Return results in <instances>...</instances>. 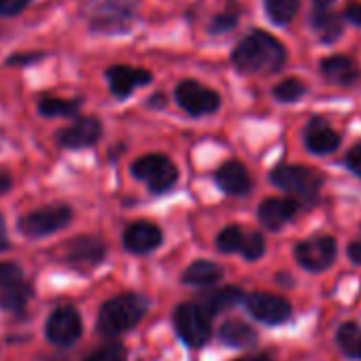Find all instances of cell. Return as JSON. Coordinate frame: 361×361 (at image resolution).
Returning <instances> with one entry per match:
<instances>
[{"label": "cell", "instance_id": "cell-7", "mask_svg": "<svg viewBox=\"0 0 361 361\" xmlns=\"http://www.w3.org/2000/svg\"><path fill=\"white\" fill-rule=\"evenodd\" d=\"M174 96H176V102L190 115H209V113H215L221 104L219 94L200 85L198 81H180Z\"/></svg>", "mask_w": 361, "mask_h": 361}, {"label": "cell", "instance_id": "cell-22", "mask_svg": "<svg viewBox=\"0 0 361 361\" xmlns=\"http://www.w3.org/2000/svg\"><path fill=\"white\" fill-rule=\"evenodd\" d=\"M221 279H224V268L219 264L207 262V259L194 262L183 274V283H188V285H213Z\"/></svg>", "mask_w": 361, "mask_h": 361}, {"label": "cell", "instance_id": "cell-29", "mask_svg": "<svg viewBox=\"0 0 361 361\" xmlns=\"http://www.w3.org/2000/svg\"><path fill=\"white\" fill-rule=\"evenodd\" d=\"M245 234H247V232H243V230L236 228V226L226 228V230L219 234V238H217L219 251H224V253H236V251H240V249H243V243H245Z\"/></svg>", "mask_w": 361, "mask_h": 361}, {"label": "cell", "instance_id": "cell-19", "mask_svg": "<svg viewBox=\"0 0 361 361\" xmlns=\"http://www.w3.org/2000/svg\"><path fill=\"white\" fill-rule=\"evenodd\" d=\"M240 302H245V293L238 287H224V289H215V291L202 295V302L200 304L211 314H217V312H224V310L234 308Z\"/></svg>", "mask_w": 361, "mask_h": 361}, {"label": "cell", "instance_id": "cell-6", "mask_svg": "<svg viewBox=\"0 0 361 361\" xmlns=\"http://www.w3.org/2000/svg\"><path fill=\"white\" fill-rule=\"evenodd\" d=\"M73 213L68 207L64 204H56V207H45L41 211H35L26 217H22L20 221V230L26 236L39 238V236H47L54 234L58 230H62L68 221H71Z\"/></svg>", "mask_w": 361, "mask_h": 361}, {"label": "cell", "instance_id": "cell-40", "mask_svg": "<svg viewBox=\"0 0 361 361\" xmlns=\"http://www.w3.org/2000/svg\"><path fill=\"white\" fill-rule=\"evenodd\" d=\"M238 361H272L268 355H251V357H243Z\"/></svg>", "mask_w": 361, "mask_h": 361}, {"label": "cell", "instance_id": "cell-31", "mask_svg": "<svg viewBox=\"0 0 361 361\" xmlns=\"http://www.w3.org/2000/svg\"><path fill=\"white\" fill-rule=\"evenodd\" d=\"M126 348L121 344H109V346H102L98 348L94 355H90L87 359L83 361H126Z\"/></svg>", "mask_w": 361, "mask_h": 361}, {"label": "cell", "instance_id": "cell-25", "mask_svg": "<svg viewBox=\"0 0 361 361\" xmlns=\"http://www.w3.org/2000/svg\"><path fill=\"white\" fill-rule=\"evenodd\" d=\"M338 344L348 357H361V327L357 323H344L338 329Z\"/></svg>", "mask_w": 361, "mask_h": 361}, {"label": "cell", "instance_id": "cell-32", "mask_svg": "<svg viewBox=\"0 0 361 361\" xmlns=\"http://www.w3.org/2000/svg\"><path fill=\"white\" fill-rule=\"evenodd\" d=\"M18 281H22V268L18 264H9V262L0 264V289Z\"/></svg>", "mask_w": 361, "mask_h": 361}, {"label": "cell", "instance_id": "cell-34", "mask_svg": "<svg viewBox=\"0 0 361 361\" xmlns=\"http://www.w3.org/2000/svg\"><path fill=\"white\" fill-rule=\"evenodd\" d=\"M346 166H348L355 174L361 176V145L353 147V149L346 153Z\"/></svg>", "mask_w": 361, "mask_h": 361}, {"label": "cell", "instance_id": "cell-41", "mask_svg": "<svg viewBox=\"0 0 361 361\" xmlns=\"http://www.w3.org/2000/svg\"><path fill=\"white\" fill-rule=\"evenodd\" d=\"M329 3H334V0H317V5H319V7H327Z\"/></svg>", "mask_w": 361, "mask_h": 361}, {"label": "cell", "instance_id": "cell-23", "mask_svg": "<svg viewBox=\"0 0 361 361\" xmlns=\"http://www.w3.org/2000/svg\"><path fill=\"white\" fill-rule=\"evenodd\" d=\"M221 340L230 346H251L257 342V334L251 325L230 319L221 325Z\"/></svg>", "mask_w": 361, "mask_h": 361}, {"label": "cell", "instance_id": "cell-27", "mask_svg": "<svg viewBox=\"0 0 361 361\" xmlns=\"http://www.w3.org/2000/svg\"><path fill=\"white\" fill-rule=\"evenodd\" d=\"M304 92H306V85L300 79H285L274 87L272 94L279 102H295L304 96Z\"/></svg>", "mask_w": 361, "mask_h": 361}, {"label": "cell", "instance_id": "cell-1", "mask_svg": "<svg viewBox=\"0 0 361 361\" xmlns=\"http://www.w3.org/2000/svg\"><path fill=\"white\" fill-rule=\"evenodd\" d=\"M285 47L268 32H251L234 49V66L240 73H272L285 64Z\"/></svg>", "mask_w": 361, "mask_h": 361}, {"label": "cell", "instance_id": "cell-38", "mask_svg": "<svg viewBox=\"0 0 361 361\" xmlns=\"http://www.w3.org/2000/svg\"><path fill=\"white\" fill-rule=\"evenodd\" d=\"M9 247V240H7V230H5V221L0 217V251H5Z\"/></svg>", "mask_w": 361, "mask_h": 361}, {"label": "cell", "instance_id": "cell-20", "mask_svg": "<svg viewBox=\"0 0 361 361\" xmlns=\"http://www.w3.org/2000/svg\"><path fill=\"white\" fill-rule=\"evenodd\" d=\"M30 298H32V287L24 279L0 289V306L9 312H24Z\"/></svg>", "mask_w": 361, "mask_h": 361}, {"label": "cell", "instance_id": "cell-36", "mask_svg": "<svg viewBox=\"0 0 361 361\" xmlns=\"http://www.w3.org/2000/svg\"><path fill=\"white\" fill-rule=\"evenodd\" d=\"M346 20L357 24V26H361V5H350L346 9Z\"/></svg>", "mask_w": 361, "mask_h": 361}, {"label": "cell", "instance_id": "cell-28", "mask_svg": "<svg viewBox=\"0 0 361 361\" xmlns=\"http://www.w3.org/2000/svg\"><path fill=\"white\" fill-rule=\"evenodd\" d=\"M79 109V100H62V98H45L41 100V113L47 117L73 115Z\"/></svg>", "mask_w": 361, "mask_h": 361}, {"label": "cell", "instance_id": "cell-10", "mask_svg": "<svg viewBox=\"0 0 361 361\" xmlns=\"http://www.w3.org/2000/svg\"><path fill=\"white\" fill-rule=\"evenodd\" d=\"M81 317L73 306H62L58 310H54V314L47 321L45 334L47 338L58 344V346H71L79 340L81 336Z\"/></svg>", "mask_w": 361, "mask_h": 361}, {"label": "cell", "instance_id": "cell-5", "mask_svg": "<svg viewBox=\"0 0 361 361\" xmlns=\"http://www.w3.org/2000/svg\"><path fill=\"white\" fill-rule=\"evenodd\" d=\"M132 172L136 178L145 180L153 194H164L172 190L178 178L174 164L166 155H159V153H151V155L136 159L132 164Z\"/></svg>", "mask_w": 361, "mask_h": 361}, {"label": "cell", "instance_id": "cell-11", "mask_svg": "<svg viewBox=\"0 0 361 361\" xmlns=\"http://www.w3.org/2000/svg\"><path fill=\"white\" fill-rule=\"evenodd\" d=\"M134 0H100L94 11V26L98 30H123L134 16Z\"/></svg>", "mask_w": 361, "mask_h": 361}, {"label": "cell", "instance_id": "cell-24", "mask_svg": "<svg viewBox=\"0 0 361 361\" xmlns=\"http://www.w3.org/2000/svg\"><path fill=\"white\" fill-rule=\"evenodd\" d=\"M323 11H317L312 16V26L321 32V39L327 41V43H334L340 35H342V22L338 16L334 13H327L325 7H321Z\"/></svg>", "mask_w": 361, "mask_h": 361}, {"label": "cell", "instance_id": "cell-35", "mask_svg": "<svg viewBox=\"0 0 361 361\" xmlns=\"http://www.w3.org/2000/svg\"><path fill=\"white\" fill-rule=\"evenodd\" d=\"M236 26V13H224V16H217V20L213 22V30L219 32V30H230Z\"/></svg>", "mask_w": 361, "mask_h": 361}, {"label": "cell", "instance_id": "cell-26", "mask_svg": "<svg viewBox=\"0 0 361 361\" xmlns=\"http://www.w3.org/2000/svg\"><path fill=\"white\" fill-rule=\"evenodd\" d=\"M270 20L279 26L289 24L298 13V0H264Z\"/></svg>", "mask_w": 361, "mask_h": 361}, {"label": "cell", "instance_id": "cell-3", "mask_svg": "<svg viewBox=\"0 0 361 361\" xmlns=\"http://www.w3.org/2000/svg\"><path fill=\"white\" fill-rule=\"evenodd\" d=\"M211 319L213 314L202 304H180L174 310V327L185 344L202 346L211 338Z\"/></svg>", "mask_w": 361, "mask_h": 361}, {"label": "cell", "instance_id": "cell-21", "mask_svg": "<svg viewBox=\"0 0 361 361\" xmlns=\"http://www.w3.org/2000/svg\"><path fill=\"white\" fill-rule=\"evenodd\" d=\"M321 73H323V77H327L329 81L340 83V85H348L357 77V68H355L353 60L344 58V56H334V58L323 60Z\"/></svg>", "mask_w": 361, "mask_h": 361}, {"label": "cell", "instance_id": "cell-33", "mask_svg": "<svg viewBox=\"0 0 361 361\" xmlns=\"http://www.w3.org/2000/svg\"><path fill=\"white\" fill-rule=\"evenodd\" d=\"M30 0H0V16H16L28 7Z\"/></svg>", "mask_w": 361, "mask_h": 361}, {"label": "cell", "instance_id": "cell-4", "mask_svg": "<svg viewBox=\"0 0 361 361\" xmlns=\"http://www.w3.org/2000/svg\"><path fill=\"white\" fill-rule=\"evenodd\" d=\"M270 180L276 188H281L293 196H300L304 200L317 198L319 188L323 183L321 174L306 166H279L272 170Z\"/></svg>", "mask_w": 361, "mask_h": 361}, {"label": "cell", "instance_id": "cell-9", "mask_svg": "<svg viewBox=\"0 0 361 361\" xmlns=\"http://www.w3.org/2000/svg\"><path fill=\"white\" fill-rule=\"evenodd\" d=\"M245 304H247V310H249L255 319H259V321H264V323H268V325L285 323V321H289V317H291V306H289V302L283 300V298H279V295H274V293L255 291V293H251V295L245 298Z\"/></svg>", "mask_w": 361, "mask_h": 361}, {"label": "cell", "instance_id": "cell-37", "mask_svg": "<svg viewBox=\"0 0 361 361\" xmlns=\"http://www.w3.org/2000/svg\"><path fill=\"white\" fill-rule=\"evenodd\" d=\"M348 257H350L355 264H359V266H361V243H353V245H348Z\"/></svg>", "mask_w": 361, "mask_h": 361}, {"label": "cell", "instance_id": "cell-8", "mask_svg": "<svg viewBox=\"0 0 361 361\" xmlns=\"http://www.w3.org/2000/svg\"><path fill=\"white\" fill-rule=\"evenodd\" d=\"M295 257L302 268L310 272H321L336 259V240L331 236H314L304 240L295 249Z\"/></svg>", "mask_w": 361, "mask_h": 361}, {"label": "cell", "instance_id": "cell-13", "mask_svg": "<svg viewBox=\"0 0 361 361\" xmlns=\"http://www.w3.org/2000/svg\"><path fill=\"white\" fill-rule=\"evenodd\" d=\"M100 134H102L100 121L94 119V117H83V119L75 121L71 128L62 130L58 134V138H60V145L62 147L83 149V147H92L94 142H98Z\"/></svg>", "mask_w": 361, "mask_h": 361}, {"label": "cell", "instance_id": "cell-18", "mask_svg": "<svg viewBox=\"0 0 361 361\" xmlns=\"http://www.w3.org/2000/svg\"><path fill=\"white\" fill-rule=\"evenodd\" d=\"M338 145H340V136L334 128H329L323 119L310 121V126L306 128V147L312 153L325 155L336 151Z\"/></svg>", "mask_w": 361, "mask_h": 361}, {"label": "cell", "instance_id": "cell-17", "mask_svg": "<svg viewBox=\"0 0 361 361\" xmlns=\"http://www.w3.org/2000/svg\"><path fill=\"white\" fill-rule=\"evenodd\" d=\"M217 183L224 192L232 194V196H245L251 190V178L247 168L240 161H226L219 170H217Z\"/></svg>", "mask_w": 361, "mask_h": 361}, {"label": "cell", "instance_id": "cell-16", "mask_svg": "<svg viewBox=\"0 0 361 361\" xmlns=\"http://www.w3.org/2000/svg\"><path fill=\"white\" fill-rule=\"evenodd\" d=\"M298 213V202L291 198H266L259 207V221L268 230H279Z\"/></svg>", "mask_w": 361, "mask_h": 361}, {"label": "cell", "instance_id": "cell-39", "mask_svg": "<svg viewBox=\"0 0 361 361\" xmlns=\"http://www.w3.org/2000/svg\"><path fill=\"white\" fill-rule=\"evenodd\" d=\"M9 188H11V178H9L7 174L0 172V194H5Z\"/></svg>", "mask_w": 361, "mask_h": 361}, {"label": "cell", "instance_id": "cell-2", "mask_svg": "<svg viewBox=\"0 0 361 361\" xmlns=\"http://www.w3.org/2000/svg\"><path fill=\"white\" fill-rule=\"evenodd\" d=\"M149 302L138 293H123L109 300L100 308L98 317V331L102 336H119L132 329L147 312Z\"/></svg>", "mask_w": 361, "mask_h": 361}, {"label": "cell", "instance_id": "cell-30", "mask_svg": "<svg viewBox=\"0 0 361 361\" xmlns=\"http://www.w3.org/2000/svg\"><path fill=\"white\" fill-rule=\"evenodd\" d=\"M264 249H266V243H264V236L257 234V232H247L245 234V243H243V249L240 253L247 257V259H259L264 255Z\"/></svg>", "mask_w": 361, "mask_h": 361}, {"label": "cell", "instance_id": "cell-15", "mask_svg": "<svg viewBox=\"0 0 361 361\" xmlns=\"http://www.w3.org/2000/svg\"><path fill=\"white\" fill-rule=\"evenodd\" d=\"M106 79L111 85V92L119 98L130 96L138 85H145L151 81V75L142 68H132V66H111L106 71Z\"/></svg>", "mask_w": 361, "mask_h": 361}, {"label": "cell", "instance_id": "cell-12", "mask_svg": "<svg viewBox=\"0 0 361 361\" xmlns=\"http://www.w3.org/2000/svg\"><path fill=\"white\" fill-rule=\"evenodd\" d=\"M104 245L98 240V238H92V236H81V238H75L73 243H68L66 247V253H64V259L75 266V268H94L98 266L102 259H104Z\"/></svg>", "mask_w": 361, "mask_h": 361}, {"label": "cell", "instance_id": "cell-14", "mask_svg": "<svg viewBox=\"0 0 361 361\" xmlns=\"http://www.w3.org/2000/svg\"><path fill=\"white\" fill-rule=\"evenodd\" d=\"M159 243H161V230L149 221H136V224L128 226V230L123 234L126 249L132 253H138V255L157 249Z\"/></svg>", "mask_w": 361, "mask_h": 361}]
</instances>
